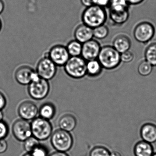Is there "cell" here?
Wrapping results in <instances>:
<instances>
[{"instance_id":"6da1fadb","label":"cell","mask_w":156,"mask_h":156,"mask_svg":"<svg viewBox=\"0 0 156 156\" xmlns=\"http://www.w3.org/2000/svg\"><path fill=\"white\" fill-rule=\"evenodd\" d=\"M107 19V14L105 8L93 5L86 8L82 14L83 24L92 29L105 24Z\"/></svg>"},{"instance_id":"7a4b0ae2","label":"cell","mask_w":156,"mask_h":156,"mask_svg":"<svg viewBox=\"0 0 156 156\" xmlns=\"http://www.w3.org/2000/svg\"><path fill=\"white\" fill-rule=\"evenodd\" d=\"M97 59L103 68L107 70L117 68L121 62L120 54L110 45L101 47Z\"/></svg>"},{"instance_id":"3957f363","label":"cell","mask_w":156,"mask_h":156,"mask_svg":"<svg viewBox=\"0 0 156 156\" xmlns=\"http://www.w3.org/2000/svg\"><path fill=\"white\" fill-rule=\"evenodd\" d=\"M87 61L81 56L70 57L64 66L66 73L72 78L80 79L87 73Z\"/></svg>"},{"instance_id":"277c9868","label":"cell","mask_w":156,"mask_h":156,"mask_svg":"<svg viewBox=\"0 0 156 156\" xmlns=\"http://www.w3.org/2000/svg\"><path fill=\"white\" fill-rule=\"evenodd\" d=\"M30 124L32 136L38 140H46L51 136L53 127L49 120L39 117L32 120Z\"/></svg>"},{"instance_id":"5b68a950","label":"cell","mask_w":156,"mask_h":156,"mask_svg":"<svg viewBox=\"0 0 156 156\" xmlns=\"http://www.w3.org/2000/svg\"><path fill=\"white\" fill-rule=\"evenodd\" d=\"M51 141L52 146L57 151L66 152L73 147V138L70 132L59 129L52 133Z\"/></svg>"},{"instance_id":"8992f818","label":"cell","mask_w":156,"mask_h":156,"mask_svg":"<svg viewBox=\"0 0 156 156\" xmlns=\"http://www.w3.org/2000/svg\"><path fill=\"white\" fill-rule=\"evenodd\" d=\"M50 91V85L48 81L40 76L33 80L28 87L29 95L35 100L44 99L47 96Z\"/></svg>"},{"instance_id":"52a82bcc","label":"cell","mask_w":156,"mask_h":156,"mask_svg":"<svg viewBox=\"0 0 156 156\" xmlns=\"http://www.w3.org/2000/svg\"><path fill=\"white\" fill-rule=\"evenodd\" d=\"M155 33V28L151 23L148 22H142L135 27L133 35L137 41L146 44L153 38Z\"/></svg>"},{"instance_id":"ba28073f","label":"cell","mask_w":156,"mask_h":156,"mask_svg":"<svg viewBox=\"0 0 156 156\" xmlns=\"http://www.w3.org/2000/svg\"><path fill=\"white\" fill-rule=\"evenodd\" d=\"M36 72L40 77L49 81L55 76L57 66L48 56L44 55L38 62Z\"/></svg>"},{"instance_id":"9c48e42d","label":"cell","mask_w":156,"mask_h":156,"mask_svg":"<svg viewBox=\"0 0 156 156\" xmlns=\"http://www.w3.org/2000/svg\"><path fill=\"white\" fill-rule=\"evenodd\" d=\"M45 55L48 56L57 66H64L71 57L66 46L62 44L53 46Z\"/></svg>"},{"instance_id":"30bf717a","label":"cell","mask_w":156,"mask_h":156,"mask_svg":"<svg viewBox=\"0 0 156 156\" xmlns=\"http://www.w3.org/2000/svg\"><path fill=\"white\" fill-rule=\"evenodd\" d=\"M12 134L16 139L23 141L32 136L31 124L27 120L19 119L13 123Z\"/></svg>"},{"instance_id":"8fae6325","label":"cell","mask_w":156,"mask_h":156,"mask_svg":"<svg viewBox=\"0 0 156 156\" xmlns=\"http://www.w3.org/2000/svg\"><path fill=\"white\" fill-rule=\"evenodd\" d=\"M36 71L29 66H23L19 67L15 73L17 82L22 85H29L34 79L39 77Z\"/></svg>"},{"instance_id":"7c38bea8","label":"cell","mask_w":156,"mask_h":156,"mask_svg":"<svg viewBox=\"0 0 156 156\" xmlns=\"http://www.w3.org/2000/svg\"><path fill=\"white\" fill-rule=\"evenodd\" d=\"M101 48L99 43L96 40L92 39L83 44L81 56L87 62L97 59Z\"/></svg>"},{"instance_id":"4fadbf2b","label":"cell","mask_w":156,"mask_h":156,"mask_svg":"<svg viewBox=\"0 0 156 156\" xmlns=\"http://www.w3.org/2000/svg\"><path fill=\"white\" fill-rule=\"evenodd\" d=\"M18 113L22 119L29 121L36 117L39 114V109L34 102L24 101L19 106Z\"/></svg>"},{"instance_id":"5bb4252c","label":"cell","mask_w":156,"mask_h":156,"mask_svg":"<svg viewBox=\"0 0 156 156\" xmlns=\"http://www.w3.org/2000/svg\"><path fill=\"white\" fill-rule=\"evenodd\" d=\"M74 36L76 40L81 43H84L93 39V29L82 23L76 28Z\"/></svg>"},{"instance_id":"9a60e30c","label":"cell","mask_w":156,"mask_h":156,"mask_svg":"<svg viewBox=\"0 0 156 156\" xmlns=\"http://www.w3.org/2000/svg\"><path fill=\"white\" fill-rule=\"evenodd\" d=\"M142 140L152 144L156 142V125L152 123L144 124L140 129Z\"/></svg>"},{"instance_id":"2e32d148","label":"cell","mask_w":156,"mask_h":156,"mask_svg":"<svg viewBox=\"0 0 156 156\" xmlns=\"http://www.w3.org/2000/svg\"><path fill=\"white\" fill-rule=\"evenodd\" d=\"M112 46L120 54L129 51L131 46V42L128 36L120 34L115 37Z\"/></svg>"},{"instance_id":"e0dca14e","label":"cell","mask_w":156,"mask_h":156,"mask_svg":"<svg viewBox=\"0 0 156 156\" xmlns=\"http://www.w3.org/2000/svg\"><path fill=\"white\" fill-rule=\"evenodd\" d=\"M134 154L135 156H152L154 154V149L151 143L141 140L135 144Z\"/></svg>"},{"instance_id":"ac0fdd59","label":"cell","mask_w":156,"mask_h":156,"mask_svg":"<svg viewBox=\"0 0 156 156\" xmlns=\"http://www.w3.org/2000/svg\"><path fill=\"white\" fill-rule=\"evenodd\" d=\"M76 123L77 121L74 116L71 114H66L60 118L58 125L60 129L70 132L75 129Z\"/></svg>"},{"instance_id":"d6986e66","label":"cell","mask_w":156,"mask_h":156,"mask_svg":"<svg viewBox=\"0 0 156 156\" xmlns=\"http://www.w3.org/2000/svg\"><path fill=\"white\" fill-rule=\"evenodd\" d=\"M129 10L123 12L109 10V18L111 22L116 25H121L126 22L129 18Z\"/></svg>"},{"instance_id":"ffe728a7","label":"cell","mask_w":156,"mask_h":156,"mask_svg":"<svg viewBox=\"0 0 156 156\" xmlns=\"http://www.w3.org/2000/svg\"><path fill=\"white\" fill-rule=\"evenodd\" d=\"M56 113L55 107L51 103L43 104L39 109L40 117L44 119L50 120L54 117Z\"/></svg>"},{"instance_id":"44dd1931","label":"cell","mask_w":156,"mask_h":156,"mask_svg":"<svg viewBox=\"0 0 156 156\" xmlns=\"http://www.w3.org/2000/svg\"><path fill=\"white\" fill-rule=\"evenodd\" d=\"M87 73L91 76H96L101 74L103 67L98 59L87 62Z\"/></svg>"},{"instance_id":"7402d4cb","label":"cell","mask_w":156,"mask_h":156,"mask_svg":"<svg viewBox=\"0 0 156 156\" xmlns=\"http://www.w3.org/2000/svg\"><path fill=\"white\" fill-rule=\"evenodd\" d=\"M82 47L83 44L75 39L69 41L66 46L68 53L71 57L81 56Z\"/></svg>"},{"instance_id":"603a6c76","label":"cell","mask_w":156,"mask_h":156,"mask_svg":"<svg viewBox=\"0 0 156 156\" xmlns=\"http://www.w3.org/2000/svg\"><path fill=\"white\" fill-rule=\"evenodd\" d=\"M144 56L146 61L152 66H156V43L151 44L147 47Z\"/></svg>"},{"instance_id":"cb8c5ba5","label":"cell","mask_w":156,"mask_h":156,"mask_svg":"<svg viewBox=\"0 0 156 156\" xmlns=\"http://www.w3.org/2000/svg\"><path fill=\"white\" fill-rule=\"evenodd\" d=\"M129 5L126 0H111L109 10L115 12H123L129 10Z\"/></svg>"},{"instance_id":"d4e9b609","label":"cell","mask_w":156,"mask_h":156,"mask_svg":"<svg viewBox=\"0 0 156 156\" xmlns=\"http://www.w3.org/2000/svg\"><path fill=\"white\" fill-rule=\"evenodd\" d=\"M109 34V30L106 25H101L93 29L94 37L98 40H103L107 37Z\"/></svg>"},{"instance_id":"484cf974","label":"cell","mask_w":156,"mask_h":156,"mask_svg":"<svg viewBox=\"0 0 156 156\" xmlns=\"http://www.w3.org/2000/svg\"><path fill=\"white\" fill-rule=\"evenodd\" d=\"M153 66L146 60L142 61L138 66L137 70L139 74L142 76H146L151 73Z\"/></svg>"},{"instance_id":"4316f807","label":"cell","mask_w":156,"mask_h":156,"mask_svg":"<svg viewBox=\"0 0 156 156\" xmlns=\"http://www.w3.org/2000/svg\"><path fill=\"white\" fill-rule=\"evenodd\" d=\"M40 144L39 140L32 136L24 141L23 147L27 153H31Z\"/></svg>"},{"instance_id":"83f0119b","label":"cell","mask_w":156,"mask_h":156,"mask_svg":"<svg viewBox=\"0 0 156 156\" xmlns=\"http://www.w3.org/2000/svg\"><path fill=\"white\" fill-rule=\"evenodd\" d=\"M110 151L103 146H98L93 148L89 153V156H110Z\"/></svg>"},{"instance_id":"f1b7e54d","label":"cell","mask_w":156,"mask_h":156,"mask_svg":"<svg viewBox=\"0 0 156 156\" xmlns=\"http://www.w3.org/2000/svg\"><path fill=\"white\" fill-rule=\"evenodd\" d=\"M30 153L33 156H47L48 151L45 147L40 144Z\"/></svg>"},{"instance_id":"f546056e","label":"cell","mask_w":156,"mask_h":156,"mask_svg":"<svg viewBox=\"0 0 156 156\" xmlns=\"http://www.w3.org/2000/svg\"><path fill=\"white\" fill-rule=\"evenodd\" d=\"M134 58V54L130 51H126L120 54V59L121 62H123L126 63L130 62L133 61Z\"/></svg>"},{"instance_id":"4dcf8cb0","label":"cell","mask_w":156,"mask_h":156,"mask_svg":"<svg viewBox=\"0 0 156 156\" xmlns=\"http://www.w3.org/2000/svg\"><path fill=\"white\" fill-rule=\"evenodd\" d=\"M9 127L5 122L0 121V139L5 138L9 134Z\"/></svg>"},{"instance_id":"1f68e13d","label":"cell","mask_w":156,"mask_h":156,"mask_svg":"<svg viewBox=\"0 0 156 156\" xmlns=\"http://www.w3.org/2000/svg\"><path fill=\"white\" fill-rule=\"evenodd\" d=\"M93 1L94 5L105 8L109 7L111 0H93Z\"/></svg>"},{"instance_id":"d6a6232c","label":"cell","mask_w":156,"mask_h":156,"mask_svg":"<svg viewBox=\"0 0 156 156\" xmlns=\"http://www.w3.org/2000/svg\"><path fill=\"white\" fill-rule=\"evenodd\" d=\"M8 148V143L4 140L0 139V153H4Z\"/></svg>"},{"instance_id":"836d02e7","label":"cell","mask_w":156,"mask_h":156,"mask_svg":"<svg viewBox=\"0 0 156 156\" xmlns=\"http://www.w3.org/2000/svg\"><path fill=\"white\" fill-rule=\"evenodd\" d=\"M7 104V100L4 95L0 92V110H2L5 107Z\"/></svg>"},{"instance_id":"e575fe53","label":"cell","mask_w":156,"mask_h":156,"mask_svg":"<svg viewBox=\"0 0 156 156\" xmlns=\"http://www.w3.org/2000/svg\"><path fill=\"white\" fill-rule=\"evenodd\" d=\"M129 5H137L142 3L144 0H126Z\"/></svg>"},{"instance_id":"d590c367","label":"cell","mask_w":156,"mask_h":156,"mask_svg":"<svg viewBox=\"0 0 156 156\" xmlns=\"http://www.w3.org/2000/svg\"><path fill=\"white\" fill-rule=\"evenodd\" d=\"M81 3L84 6L87 8L94 5L93 0H81Z\"/></svg>"},{"instance_id":"8d00e7d4","label":"cell","mask_w":156,"mask_h":156,"mask_svg":"<svg viewBox=\"0 0 156 156\" xmlns=\"http://www.w3.org/2000/svg\"><path fill=\"white\" fill-rule=\"evenodd\" d=\"M49 156H69L66 152L57 151L51 153Z\"/></svg>"},{"instance_id":"74e56055","label":"cell","mask_w":156,"mask_h":156,"mask_svg":"<svg viewBox=\"0 0 156 156\" xmlns=\"http://www.w3.org/2000/svg\"><path fill=\"white\" fill-rule=\"evenodd\" d=\"M4 8H5V4L3 0H0V14L3 12Z\"/></svg>"},{"instance_id":"f35d334b","label":"cell","mask_w":156,"mask_h":156,"mask_svg":"<svg viewBox=\"0 0 156 156\" xmlns=\"http://www.w3.org/2000/svg\"><path fill=\"white\" fill-rule=\"evenodd\" d=\"M110 156H122L121 153L118 151H113L110 152Z\"/></svg>"},{"instance_id":"ab89813d","label":"cell","mask_w":156,"mask_h":156,"mask_svg":"<svg viewBox=\"0 0 156 156\" xmlns=\"http://www.w3.org/2000/svg\"><path fill=\"white\" fill-rule=\"evenodd\" d=\"M2 118H3V113L2 112L1 110H0V121L2 120Z\"/></svg>"},{"instance_id":"60d3db41","label":"cell","mask_w":156,"mask_h":156,"mask_svg":"<svg viewBox=\"0 0 156 156\" xmlns=\"http://www.w3.org/2000/svg\"><path fill=\"white\" fill-rule=\"evenodd\" d=\"M2 22L1 20L0 19V31L1 30L2 28Z\"/></svg>"},{"instance_id":"b9f144b4","label":"cell","mask_w":156,"mask_h":156,"mask_svg":"<svg viewBox=\"0 0 156 156\" xmlns=\"http://www.w3.org/2000/svg\"><path fill=\"white\" fill-rule=\"evenodd\" d=\"M23 156H32V154H31V153H26V154H25V155H23Z\"/></svg>"},{"instance_id":"7bdbcfd3","label":"cell","mask_w":156,"mask_h":156,"mask_svg":"<svg viewBox=\"0 0 156 156\" xmlns=\"http://www.w3.org/2000/svg\"><path fill=\"white\" fill-rule=\"evenodd\" d=\"M152 156H156V153H154V154L152 155Z\"/></svg>"}]
</instances>
